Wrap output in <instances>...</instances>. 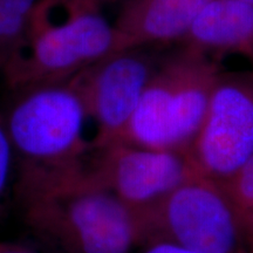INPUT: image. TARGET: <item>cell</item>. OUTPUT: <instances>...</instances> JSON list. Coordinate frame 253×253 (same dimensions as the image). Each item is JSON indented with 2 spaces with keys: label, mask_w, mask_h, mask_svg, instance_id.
Masks as SVG:
<instances>
[{
  "label": "cell",
  "mask_w": 253,
  "mask_h": 253,
  "mask_svg": "<svg viewBox=\"0 0 253 253\" xmlns=\"http://www.w3.org/2000/svg\"><path fill=\"white\" fill-rule=\"evenodd\" d=\"M26 220L65 253H132L145 243L141 211L80 175L18 192Z\"/></svg>",
  "instance_id": "3"
},
{
  "label": "cell",
  "mask_w": 253,
  "mask_h": 253,
  "mask_svg": "<svg viewBox=\"0 0 253 253\" xmlns=\"http://www.w3.org/2000/svg\"><path fill=\"white\" fill-rule=\"evenodd\" d=\"M115 52V28L97 0H39L1 69L8 87L20 91L67 81Z\"/></svg>",
  "instance_id": "2"
},
{
  "label": "cell",
  "mask_w": 253,
  "mask_h": 253,
  "mask_svg": "<svg viewBox=\"0 0 253 253\" xmlns=\"http://www.w3.org/2000/svg\"><path fill=\"white\" fill-rule=\"evenodd\" d=\"M15 164L13 149L4 121H0V209L7 195Z\"/></svg>",
  "instance_id": "13"
},
{
  "label": "cell",
  "mask_w": 253,
  "mask_h": 253,
  "mask_svg": "<svg viewBox=\"0 0 253 253\" xmlns=\"http://www.w3.org/2000/svg\"><path fill=\"white\" fill-rule=\"evenodd\" d=\"M188 155L198 175L221 185L253 156V69L220 73Z\"/></svg>",
  "instance_id": "6"
},
{
  "label": "cell",
  "mask_w": 253,
  "mask_h": 253,
  "mask_svg": "<svg viewBox=\"0 0 253 253\" xmlns=\"http://www.w3.org/2000/svg\"><path fill=\"white\" fill-rule=\"evenodd\" d=\"M239 1H243V2H246V4H250L253 6V0H239Z\"/></svg>",
  "instance_id": "19"
},
{
  "label": "cell",
  "mask_w": 253,
  "mask_h": 253,
  "mask_svg": "<svg viewBox=\"0 0 253 253\" xmlns=\"http://www.w3.org/2000/svg\"><path fill=\"white\" fill-rule=\"evenodd\" d=\"M211 0H130L123 5L114 28L119 50L182 43Z\"/></svg>",
  "instance_id": "9"
},
{
  "label": "cell",
  "mask_w": 253,
  "mask_h": 253,
  "mask_svg": "<svg viewBox=\"0 0 253 253\" xmlns=\"http://www.w3.org/2000/svg\"><path fill=\"white\" fill-rule=\"evenodd\" d=\"M221 186L240 213L253 210V156Z\"/></svg>",
  "instance_id": "12"
},
{
  "label": "cell",
  "mask_w": 253,
  "mask_h": 253,
  "mask_svg": "<svg viewBox=\"0 0 253 253\" xmlns=\"http://www.w3.org/2000/svg\"><path fill=\"white\" fill-rule=\"evenodd\" d=\"M97 1H99L100 4H102V2H118V1L126 2V1H130V0H97Z\"/></svg>",
  "instance_id": "17"
},
{
  "label": "cell",
  "mask_w": 253,
  "mask_h": 253,
  "mask_svg": "<svg viewBox=\"0 0 253 253\" xmlns=\"http://www.w3.org/2000/svg\"><path fill=\"white\" fill-rule=\"evenodd\" d=\"M242 220H243V226H244L246 237H248V242H252L253 240V210L242 213Z\"/></svg>",
  "instance_id": "16"
},
{
  "label": "cell",
  "mask_w": 253,
  "mask_h": 253,
  "mask_svg": "<svg viewBox=\"0 0 253 253\" xmlns=\"http://www.w3.org/2000/svg\"><path fill=\"white\" fill-rule=\"evenodd\" d=\"M140 253H198L167 242H151L142 246Z\"/></svg>",
  "instance_id": "14"
},
{
  "label": "cell",
  "mask_w": 253,
  "mask_h": 253,
  "mask_svg": "<svg viewBox=\"0 0 253 253\" xmlns=\"http://www.w3.org/2000/svg\"><path fill=\"white\" fill-rule=\"evenodd\" d=\"M0 253H37L32 251L31 249L25 248V246L12 244V243H2L0 242Z\"/></svg>",
  "instance_id": "15"
},
{
  "label": "cell",
  "mask_w": 253,
  "mask_h": 253,
  "mask_svg": "<svg viewBox=\"0 0 253 253\" xmlns=\"http://www.w3.org/2000/svg\"><path fill=\"white\" fill-rule=\"evenodd\" d=\"M142 214L144 245L167 242L198 253H249L242 213L221 184L198 173Z\"/></svg>",
  "instance_id": "5"
},
{
  "label": "cell",
  "mask_w": 253,
  "mask_h": 253,
  "mask_svg": "<svg viewBox=\"0 0 253 253\" xmlns=\"http://www.w3.org/2000/svg\"><path fill=\"white\" fill-rule=\"evenodd\" d=\"M160 59L143 48L123 49L72 78L96 128L93 150L121 140Z\"/></svg>",
  "instance_id": "7"
},
{
  "label": "cell",
  "mask_w": 253,
  "mask_h": 253,
  "mask_svg": "<svg viewBox=\"0 0 253 253\" xmlns=\"http://www.w3.org/2000/svg\"><path fill=\"white\" fill-rule=\"evenodd\" d=\"M20 93L4 120L18 168V192L86 171L93 151L84 137L89 119L72 79Z\"/></svg>",
  "instance_id": "1"
},
{
  "label": "cell",
  "mask_w": 253,
  "mask_h": 253,
  "mask_svg": "<svg viewBox=\"0 0 253 253\" xmlns=\"http://www.w3.org/2000/svg\"><path fill=\"white\" fill-rule=\"evenodd\" d=\"M182 43L214 58L242 55L253 65V6L239 0H211Z\"/></svg>",
  "instance_id": "10"
},
{
  "label": "cell",
  "mask_w": 253,
  "mask_h": 253,
  "mask_svg": "<svg viewBox=\"0 0 253 253\" xmlns=\"http://www.w3.org/2000/svg\"><path fill=\"white\" fill-rule=\"evenodd\" d=\"M39 0H0V68L17 48Z\"/></svg>",
  "instance_id": "11"
},
{
  "label": "cell",
  "mask_w": 253,
  "mask_h": 253,
  "mask_svg": "<svg viewBox=\"0 0 253 253\" xmlns=\"http://www.w3.org/2000/svg\"><path fill=\"white\" fill-rule=\"evenodd\" d=\"M249 253H253V240L249 242Z\"/></svg>",
  "instance_id": "18"
},
{
  "label": "cell",
  "mask_w": 253,
  "mask_h": 253,
  "mask_svg": "<svg viewBox=\"0 0 253 253\" xmlns=\"http://www.w3.org/2000/svg\"><path fill=\"white\" fill-rule=\"evenodd\" d=\"M220 73L214 56L185 43L161 55L120 142L188 153Z\"/></svg>",
  "instance_id": "4"
},
{
  "label": "cell",
  "mask_w": 253,
  "mask_h": 253,
  "mask_svg": "<svg viewBox=\"0 0 253 253\" xmlns=\"http://www.w3.org/2000/svg\"><path fill=\"white\" fill-rule=\"evenodd\" d=\"M95 151L87 173L95 184L145 211L196 172L188 153L153 150L123 142Z\"/></svg>",
  "instance_id": "8"
}]
</instances>
